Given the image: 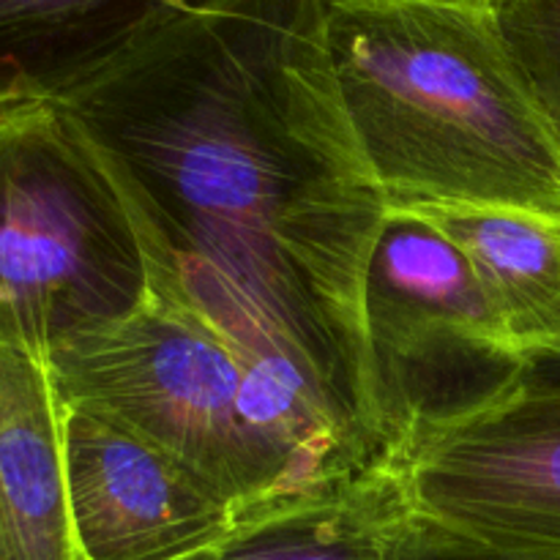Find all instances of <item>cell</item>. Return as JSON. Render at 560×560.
I'll return each instance as SVG.
<instances>
[{
	"label": "cell",
	"instance_id": "6da1fadb",
	"mask_svg": "<svg viewBox=\"0 0 560 560\" xmlns=\"http://www.w3.org/2000/svg\"><path fill=\"white\" fill-rule=\"evenodd\" d=\"M63 107L129 191L156 284L386 465L364 282L392 208L334 80L326 0H206Z\"/></svg>",
	"mask_w": 560,
	"mask_h": 560
},
{
	"label": "cell",
	"instance_id": "7a4b0ae2",
	"mask_svg": "<svg viewBox=\"0 0 560 560\" xmlns=\"http://www.w3.org/2000/svg\"><path fill=\"white\" fill-rule=\"evenodd\" d=\"M326 44L388 208H517L560 219V142L495 5L326 0Z\"/></svg>",
	"mask_w": 560,
	"mask_h": 560
},
{
	"label": "cell",
	"instance_id": "3957f363",
	"mask_svg": "<svg viewBox=\"0 0 560 560\" xmlns=\"http://www.w3.org/2000/svg\"><path fill=\"white\" fill-rule=\"evenodd\" d=\"M47 364L63 402L102 410L184 459L233 503L238 525L375 468L167 284Z\"/></svg>",
	"mask_w": 560,
	"mask_h": 560
},
{
	"label": "cell",
	"instance_id": "277c9868",
	"mask_svg": "<svg viewBox=\"0 0 560 560\" xmlns=\"http://www.w3.org/2000/svg\"><path fill=\"white\" fill-rule=\"evenodd\" d=\"M153 290L135 202L85 126L63 104L0 113V348L49 361Z\"/></svg>",
	"mask_w": 560,
	"mask_h": 560
},
{
	"label": "cell",
	"instance_id": "5b68a950",
	"mask_svg": "<svg viewBox=\"0 0 560 560\" xmlns=\"http://www.w3.org/2000/svg\"><path fill=\"white\" fill-rule=\"evenodd\" d=\"M364 331L386 465L427 432L512 392L528 370L468 257L416 211H388L377 233Z\"/></svg>",
	"mask_w": 560,
	"mask_h": 560
},
{
	"label": "cell",
	"instance_id": "8992f818",
	"mask_svg": "<svg viewBox=\"0 0 560 560\" xmlns=\"http://www.w3.org/2000/svg\"><path fill=\"white\" fill-rule=\"evenodd\" d=\"M427 525L560 560V388L520 386L427 432L397 465Z\"/></svg>",
	"mask_w": 560,
	"mask_h": 560
},
{
	"label": "cell",
	"instance_id": "52a82bcc",
	"mask_svg": "<svg viewBox=\"0 0 560 560\" xmlns=\"http://www.w3.org/2000/svg\"><path fill=\"white\" fill-rule=\"evenodd\" d=\"M63 408L71 520L85 560H189L238 528L233 503L184 459L102 410Z\"/></svg>",
	"mask_w": 560,
	"mask_h": 560
},
{
	"label": "cell",
	"instance_id": "ba28073f",
	"mask_svg": "<svg viewBox=\"0 0 560 560\" xmlns=\"http://www.w3.org/2000/svg\"><path fill=\"white\" fill-rule=\"evenodd\" d=\"M63 413L47 361L0 348V560H85L71 520Z\"/></svg>",
	"mask_w": 560,
	"mask_h": 560
},
{
	"label": "cell",
	"instance_id": "9c48e42d",
	"mask_svg": "<svg viewBox=\"0 0 560 560\" xmlns=\"http://www.w3.org/2000/svg\"><path fill=\"white\" fill-rule=\"evenodd\" d=\"M206 0H0V102L63 104Z\"/></svg>",
	"mask_w": 560,
	"mask_h": 560
},
{
	"label": "cell",
	"instance_id": "30bf717a",
	"mask_svg": "<svg viewBox=\"0 0 560 560\" xmlns=\"http://www.w3.org/2000/svg\"><path fill=\"white\" fill-rule=\"evenodd\" d=\"M474 268L525 364L560 355V219L517 208L421 206Z\"/></svg>",
	"mask_w": 560,
	"mask_h": 560
},
{
	"label": "cell",
	"instance_id": "8fae6325",
	"mask_svg": "<svg viewBox=\"0 0 560 560\" xmlns=\"http://www.w3.org/2000/svg\"><path fill=\"white\" fill-rule=\"evenodd\" d=\"M416 514L392 465L244 520L213 560H405Z\"/></svg>",
	"mask_w": 560,
	"mask_h": 560
},
{
	"label": "cell",
	"instance_id": "7c38bea8",
	"mask_svg": "<svg viewBox=\"0 0 560 560\" xmlns=\"http://www.w3.org/2000/svg\"><path fill=\"white\" fill-rule=\"evenodd\" d=\"M495 16L560 142V0H498Z\"/></svg>",
	"mask_w": 560,
	"mask_h": 560
},
{
	"label": "cell",
	"instance_id": "4fadbf2b",
	"mask_svg": "<svg viewBox=\"0 0 560 560\" xmlns=\"http://www.w3.org/2000/svg\"><path fill=\"white\" fill-rule=\"evenodd\" d=\"M405 560H550L530 558L520 552L498 550V547L481 545V541L465 539V536L448 534V530L427 525L416 517L413 539H410Z\"/></svg>",
	"mask_w": 560,
	"mask_h": 560
},
{
	"label": "cell",
	"instance_id": "5bb4252c",
	"mask_svg": "<svg viewBox=\"0 0 560 560\" xmlns=\"http://www.w3.org/2000/svg\"><path fill=\"white\" fill-rule=\"evenodd\" d=\"M525 381L534 383V386H545V388H560V355L558 359H545V361H534L525 370Z\"/></svg>",
	"mask_w": 560,
	"mask_h": 560
},
{
	"label": "cell",
	"instance_id": "9a60e30c",
	"mask_svg": "<svg viewBox=\"0 0 560 560\" xmlns=\"http://www.w3.org/2000/svg\"><path fill=\"white\" fill-rule=\"evenodd\" d=\"M424 3H448V5H498V0H424Z\"/></svg>",
	"mask_w": 560,
	"mask_h": 560
},
{
	"label": "cell",
	"instance_id": "2e32d148",
	"mask_svg": "<svg viewBox=\"0 0 560 560\" xmlns=\"http://www.w3.org/2000/svg\"><path fill=\"white\" fill-rule=\"evenodd\" d=\"M11 107H20V104H14V102H0V113H5V109H11Z\"/></svg>",
	"mask_w": 560,
	"mask_h": 560
},
{
	"label": "cell",
	"instance_id": "e0dca14e",
	"mask_svg": "<svg viewBox=\"0 0 560 560\" xmlns=\"http://www.w3.org/2000/svg\"><path fill=\"white\" fill-rule=\"evenodd\" d=\"M189 560H213V552H202V556H195V558H189Z\"/></svg>",
	"mask_w": 560,
	"mask_h": 560
}]
</instances>
